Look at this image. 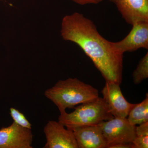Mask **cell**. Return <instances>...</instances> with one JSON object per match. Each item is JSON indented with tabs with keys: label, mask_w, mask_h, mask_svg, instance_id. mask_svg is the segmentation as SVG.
<instances>
[{
	"label": "cell",
	"mask_w": 148,
	"mask_h": 148,
	"mask_svg": "<svg viewBox=\"0 0 148 148\" xmlns=\"http://www.w3.org/2000/svg\"><path fill=\"white\" fill-rule=\"evenodd\" d=\"M61 34L64 40L75 43L81 48L106 82L121 84L123 54L100 34L91 20L78 12L66 15L61 22Z\"/></svg>",
	"instance_id": "6da1fadb"
},
{
	"label": "cell",
	"mask_w": 148,
	"mask_h": 148,
	"mask_svg": "<svg viewBox=\"0 0 148 148\" xmlns=\"http://www.w3.org/2000/svg\"><path fill=\"white\" fill-rule=\"evenodd\" d=\"M47 98L56 106L60 114L67 108L92 101L99 97L98 90L77 78L59 80L44 93Z\"/></svg>",
	"instance_id": "7a4b0ae2"
},
{
	"label": "cell",
	"mask_w": 148,
	"mask_h": 148,
	"mask_svg": "<svg viewBox=\"0 0 148 148\" xmlns=\"http://www.w3.org/2000/svg\"><path fill=\"white\" fill-rule=\"evenodd\" d=\"M114 118L103 98L98 97L81 104L73 112L60 114L58 121L71 129L73 127L100 124Z\"/></svg>",
	"instance_id": "3957f363"
},
{
	"label": "cell",
	"mask_w": 148,
	"mask_h": 148,
	"mask_svg": "<svg viewBox=\"0 0 148 148\" xmlns=\"http://www.w3.org/2000/svg\"><path fill=\"white\" fill-rule=\"evenodd\" d=\"M109 146L117 143H132L136 137V125L130 124L127 118L114 117L99 124Z\"/></svg>",
	"instance_id": "277c9868"
},
{
	"label": "cell",
	"mask_w": 148,
	"mask_h": 148,
	"mask_svg": "<svg viewBox=\"0 0 148 148\" xmlns=\"http://www.w3.org/2000/svg\"><path fill=\"white\" fill-rule=\"evenodd\" d=\"M44 132L46 139L44 148H78L73 131L59 122L49 121Z\"/></svg>",
	"instance_id": "5b68a950"
},
{
	"label": "cell",
	"mask_w": 148,
	"mask_h": 148,
	"mask_svg": "<svg viewBox=\"0 0 148 148\" xmlns=\"http://www.w3.org/2000/svg\"><path fill=\"white\" fill-rule=\"evenodd\" d=\"M101 92L110 112L114 117L127 118L135 104L129 103L125 98L120 84L106 82Z\"/></svg>",
	"instance_id": "8992f818"
},
{
	"label": "cell",
	"mask_w": 148,
	"mask_h": 148,
	"mask_svg": "<svg viewBox=\"0 0 148 148\" xmlns=\"http://www.w3.org/2000/svg\"><path fill=\"white\" fill-rule=\"evenodd\" d=\"M32 129L20 126L14 122L0 129V148H32Z\"/></svg>",
	"instance_id": "52a82bcc"
},
{
	"label": "cell",
	"mask_w": 148,
	"mask_h": 148,
	"mask_svg": "<svg viewBox=\"0 0 148 148\" xmlns=\"http://www.w3.org/2000/svg\"><path fill=\"white\" fill-rule=\"evenodd\" d=\"M132 29L123 39L112 42L115 49L123 54L140 48L148 49V21L137 22L132 25Z\"/></svg>",
	"instance_id": "ba28073f"
},
{
	"label": "cell",
	"mask_w": 148,
	"mask_h": 148,
	"mask_svg": "<svg viewBox=\"0 0 148 148\" xmlns=\"http://www.w3.org/2000/svg\"><path fill=\"white\" fill-rule=\"evenodd\" d=\"M116 5L123 18L132 25L148 21V0H110Z\"/></svg>",
	"instance_id": "9c48e42d"
},
{
	"label": "cell",
	"mask_w": 148,
	"mask_h": 148,
	"mask_svg": "<svg viewBox=\"0 0 148 148\" xmlns=\"http://www.w3.org/2000/svg\"><path fill=\"white\" fill-rule=\"evenodd\" d=\"M78 148H106V140L99 124L73 127Z\"/></svg>",
	"instance_id": "30bf717a"
},
{
	"label": "cell",
	"mask_w": 148,
	"mask_h": 148,
	"mask_svg": "<svg viewBox=\"0 0 148 148\" xmlns=\"http://www.w3.org/2000/svg\"><path fill=\"white\" fill-rule=\"evenodd\" d=\"M130 124L136 125L148 122V94L145 100L138 104H135L127 117Z\"/></svg>",
	"instance_id": "8fae6325"
},
{
	"label": "cell",
	"mask_w": 148,
	"mask_h": 148,
	"mask_svg": "<svg viewBox=\"0 0 148 148\" xmlns=\"http://www.w3.org/2000/svg\"><path fill=\"white\" fill-rule=\"evenodd\" d=\"M148 77V53L139 61L137 68L133 72L132 79L135 84H140Z\"/></svg>",
	"instance_id": "7c38bea8"
},
{
	"label": "cell",
	"mask_w": 148,
	"mask_h": 148,
	"mask_svg": "<svg viewBox=\"0 0 148 148\" xmlns=\"http://www.w3.org/2000/svg\"><path fill=\"white\" fill-rule=\"evenodd\" d=\"M10 114L14 122L16 124L25 128L32 129V125L25 117V116L18 110L11 108Z\"/></svg>",
	"instance_id": "4fadbf2b"
},
{
	"label": "cell",
	"mask_w": 148,
	"mask_h": 148,
	"mask_svg": "<svg viewBox=\"0 0 148 148\" xmlns=\"http://www.w3.org/2000/svg\"><path fill=\"white\" fill-rule=\"evenodd\" d=\"M132 144L133 148H148V136H136Z\"/></svg>",
	"instance_id": "5bb4252c"
},
{
	"label": "cell",
	"mask_w": 148,
	"mask_h": 148,
	"mask_svg": "<svg viewBox=\"0 0 148 148\" xmlns=\"http://www.w3.org/2000/svg\"><path fill=\"white\" fill-rule=\"evenodd\" d=\"M135 133L136 136H148V122L136 126Z\"/></svg>",
	"instance_id": "9a60e30c"
},
{
	"label": "cell",
	"mask_w": 148,
	"mask_h": 148,
	"mask_svg": "<svg viewBox=\"0 0 148 148\" xmlns=\"http://www.w3.org/2000/svg\"><path fill=\"white\" fill-rule=\"evenodd\" d=\"M108 148H133L132 143H117L109 146Z\"/></svg>",
	"instance_id": "2e32d148"
},
{
	"label": "cell",
	"mask_w": 148,
	"mask_h": 148,
	"mask_svg": "<svg viewBox=\"0 0 148 148\" xmlns=\"http://www.w3.org/2000/svg\"><path fill=\"white\" fill-rule=\"evenodd\" d=\"M74 2L81 5L89 4H98L103 0H71Z\"/></svg>",
	"instance_id": "e0dca14e"
}]
</instances>
